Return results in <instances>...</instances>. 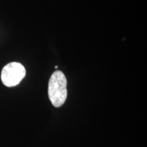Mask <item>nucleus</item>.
Returning a JSON list of instances; mask_svg holds the SVG:
<instances>
[{
  "instance_id": "2",
  "label": "nucleus",
  "mask_w": 147,
  "mask_h": 147,
  "mask_svg": "<svg viewBox=\"0 0 147 147\" xmlns=\"http://www.w3.org/2000/svg\"><path fill=\"white\" fill-rule=\"evenodd\" d=\"M26 70L21 63L11 62L5 65L1 74V81L8 87L16 86L25 76Z\"/></svg>"
},
{
  "instance_id": "1",
  "label": "nucleus",
  "mask_w": 147,
  "mask_h": 147,
  "mask_svg": "<svg viewBox=\"0 0 147 147\" xmlns=\"http://www.w3.org/2000/svg\"><path fill=\"white\" fill-rule=\"evenodd\" d=\"M48 93L49 100L55 107H60L65 103L67 95V80L61 71L57 70L51 75Z\"/></svg>"
}]
</instances>
